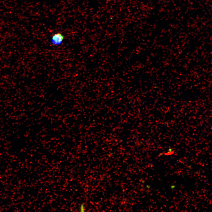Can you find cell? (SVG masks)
I'll return each mask as SVG.
<instances>
[{
	"instance_id": "cell-1",
	"label": "cell",
	"mask_w": 212,
	"mask_h": 212,
	"mask_svg": "<svg viewBox=\"0 0 212 212\" xmlns=\"http://www.w3.org/2000/svg\"><path fill=\"white\" fill-rule=\"evenodd\" d=\"M64 38V36L60 33L54 34L52 37V43L54 45L61 44Z\"/></svg>"
},
{
	"instance_id": "cell-2",
	"label": "cell",
	"mask_w": 212,
	"mask_h": 212,
	"mask_svg": "<svg viewBox=\"0 0 212 212\" xmlns=\"http://www.w3.org/2000/svg\"><path fill=\"white\" fill-rule=\"evenodd\" d=\"M79 210L80 211L84 212L85 210V208L83 204H80V206Z\"/></svg>"
},
{
	"instance_id": "cell-3",
	"label": "cell",
	"mask_w": 212,
	"mask_h": 212,
	"mask_svg": "<svg viewBox=\"0 0 212 212\" xmlns=\"http://www.w3.org/2000/svg\"><path fill=\"white\" fill-rule=\"evenodd\" d=\"M174 151L173 150L172 151H169L165 153V155H171L174 153Z\"/></svg>"
},
{
	"instance_id": "cell-4",
	"label": "cell",
	"mask_w": 212,
	"mask_h": 212,
	"mask_svg": "<svg viewBox=\"0 0 212 212\" xmlns=\"http://www.w3.org/2000/svg\"><path fill=\"white\" fill-rule=\"evenodd\" d=\"M175 185H172V186H171L170 188H171V189H173V188H175Z\"/></svg>"
},
{
	"instance_id": "cell-5",
	"label": "cell",
	"mask_w": 212,
	"mask_h": 212,
	"mask_svg": "<svg viewBox=\"0 0 212 212\" xmlns=\"http://www.w3.org/2000/svg\"><path fill=\"white\" fill-rule=\"evenodd\" d=\"M146 186L147 188H149L150 187V186H149V185H147Z\"/></svg>"
}]
</instances>
